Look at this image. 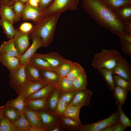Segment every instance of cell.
Masks as SVG:
<instances>
[{"instance_id": "6da1fadb", "label": "cell", "mask_w": 131, "mask_h": 131, "mask_svg": "<svg viewBox=\"0 0 131 131\" xmlns=\"http://www.w3.org/2000/svg\"><path fill=\"white\" fill-rule=\"evenodd\" d=\"M83 7L95 21L113 34L127 33L125 24L101 0H82Z\"/></svg>"}, {"instance_id": "7a4b0ae2", "label": "cell", "mask_w": 131, "mask_h": 131, "mask_svg": "<svg viewBox=\"0 0 131 131\" xmlns=\"http://www.w3.org/2000/svg\"><path fill=\"white\" fill-rule=\"evenodd\" d=\"M61 14H55L42 17L35 23L29 34L30 38L38 36L42 41L43 47H47L54 39L57 22Z\"/></svg>"}, {"instance_id": "3957f363", "label": "cell", "mask_w": 131, "mask_h": 131, "mask_svg": "<svg viewBox=\"0 0 131 131\" xmlns=\"http://www.w3.org/2000/svg\"><path fill=\"white\" fill-rule=\"evenodd\" d=\"M121 55L116 50L103 49L95 54L91 65L94 68L98 70L105 68L111 70Z\"/></svg>"}, {"instance_id": "277c9868", "label": "cell", "mask_w": 131, "mask_h": 131, "mask_svg": "<svg viewBox=\"0 0 131 131\" xmlns=\"http://www.w3.org/2000/svg\"><path fill=\"white\" fill-rule=\"evenodd\" d=\"M80 0H54L52 4L42 14V17L55 14L61 13L67 10H75Z\"/></svg>"}, {"instance_id": "5b68a950", "label": "cell", "mask_w": 131, "mask_h": 131, "mask_svg": "<svg viewBox=\"0 0 131 131\" xmlns=\"http://www.w3.org/2000/svg\"><path fill=\"white\" fill-rule=\"evenodd\" d=\"M25 65H21L15 71L9 72V86L18 95L22 87L27 81L25 71Z\"/></svg>"}, {"instance_id": "8992f818", "label": "cell", "mask_w": 131, "mask_h": 131, "mask_svg": "<svg viewBox=\"0 0 131 131\" xmlns=\"http://www.w3.org/2000/svg\"><path fill=\"white\" fill-rule=\"evenodd\" d=\"M118 111L105 119L85 125H82L79 131H102L118 121Z\"/></svg>"}, {"instance_id": "52a82bcc", "label": "cell", "mask_w": 131, "mask_h": 131, "mask_svg": "<svg viewBox=\"0 0 131 131\" xmlns=\"http://www.w3.org/2000/svg\"><path fill=\"white\" fill-rule=\"evenodd\" d=\"M113 74L117 75L131 82V67L130 63L122 56L119 58L116 65L112 70Z\"/></svg>"}, {"instance_id": "ba28073f", "label": "cell", "mask_w": 131, "mask_h": 131, "mask_svg": "<svg viewBox=\"0 0 131 131\" xmlns=\"http://www.w3.org/2000/svg\"><path fill=\"white\" fill-rule=\"evenodd\" d=\"M41 118V125L46 129L47 131L55 126L59 124L60 117L55 112L47 110L37 111Z\"/></svg>"}, {"instance_id": "9c48e42d", "label": "cell", "mask_w": 131, "mask_h": 131, "mask_svg": "<svg viewBox=\"0 0 131 131\" xmlns=\"http://www.w3.org/2000/svg\"><path fill=\"white\" fill-rule=\"evenodd\" d=\"M14 37L15 47L19 54L21 56L30 46L29 34L23 33L17 30Z\"/></svg>"}, {"instance_id": "30bf717a", "label": "cell", "mask_w": 131, "mask_h": 131, "mask_svg": "<svg viewBox=\"0 0 131 131\" xmlns=\"http://www.w3.org/2000/svg\"><path fill=\"white\" fill-rule=\"evenodd\" d=\"M33 42L32 45L22 55L20 59L21 65L25 64L29 62L31 57L39 48L43 47V42L41 39L38 36H34L31 38Z\"/></svg>"}, {"instance_id": "8fae6325", "label": "cell", "mask_w": 131, "mask_h": 131, "mask_svg": "<svg viewBox=\"0 0 131 131\" xmlns=\"http://www.w3.org/2000/svg\"><path fill=\"white\" fill-rule=\"evenodd\" d=\"M92 95V91L87 89L77 90L73 100L69 105H80L82 106H88Z\"/></svg>"}, {"instance_id": "7c38bea8", "label": "cell", "mask_w": 131, "mask_h": 131, "mask_svg": "<svg viewBox=\"0 0 131 131\" xmlns=\"http://www.w3.org/2000/svg\"><path fill=\"white\" fill-rule=\"evenodd\" d=\"M42 17V13L39 8L31 5L28 2L25 3L22 17L24 20H31L35 23Z\"/></svg>"}, {"instance_id": "4fadbf2b", "label": "cell", "mask_w": 131, "mask_h": 131, "mask_svg": "<svg viewBox=\"0 0 131 131\" xmlns=\"http://www.w3.org/2000/svg\"><path fill=\"white\" fill-rule=\"evenodd\" d=\"M45 86L41 81H27L21 89L18 96H23L26 98Z\"/></svg>"}, {"instance_id": "5bb4252c", "label": "cell", "mask_w": 131, "mask_h": 131, "mask_svg": "<svg viewBox=\"0 0 131 131\" xmlns=\"http://www.w3.org/2000/svg\"><path fill=\"white\" fill-rule=\"evenodd\" d=\"M33 56L44 60L55 68L61 65L66 59L56 52H52L45 54H40L36 52Z\"/></svg>"}, {"instance_id": "9a60e30c", "label": "cell", "mask_w": 131, "mask_h": 131, "mask_svg": "<svg viewBox=\"0 0 131 131\" xmlns=\"http://www.w3.org/2000/svg\"><path fill=\"white\" fill-rule=\"evenodd\" d=\"M0 62L9 72L15 71L21 65L19 59L9 56L2 52H0Z\"/></svg>"}, {"instance_id": "2e32d148", "label": "cell", "mask_w": 131, "mask_h": 131, "mask_svg": "<svg viewBox=\"0 0 131 131\" xmlns=\"http://www.w3.org/2000/svg\"><path fill=\"white\" fill-rule=\"evenodd\" d=\"M41 76V81L45 85H55L59 77L54 71L50 70H40Z\"/></svg>"}, {"instance_id": "e0dca14e", "label": "cell", "mask_w": 131, "mask_h": 131, "mask_svg": "<svg viewBox=\"0 0 131 131\" xmlns=\"http://www.w3.org/2000/svg\"><path fill=\"white\" fill-rule=\"evenodd\" d=\"M25 71L27 81H41L40 70L29 61L25 64Z\"/></svg>"}, {"instance_id": "ac0fdd59", "label": "cell", "mask_w": 131, "mask_h": 131, "mask_svg": "<svg viewBox=\"0 0 131 131\" xmlns=\"http://www.w3.org/2000/svg\"><path fill=\"white\" fill-rule=\"evenodd\" d=\"M15 38L4 41L0 47V52L5 53L8 55L20 59L21 56L18 53L14 45Z\"/></svg>"}, {"instance_id": "d6986e66", "label": "cell", "mask_w": 131, "mask_h": 131, "mask_svg": "<svg viewBox=\"0 0 131 131\" xmlns=\"http://www.w3.org/2000/svg\"><path fill=\"white\" fill-rule=\"evenodd\" d=\"M47 98L30 99L26 98L25 105L31 109L36 111L48 110L47 106Z\"/></svg>"}, {"instance_id": "ffe728a7", "label": "cell", "mask_w": 131, "mask_h": 131, "mask_svg": "<svg viewBox=\"0 0 131 131\" xmlns=\"http://www.w3.org/2000/svg\"><path fill=\"white\" fill-rule=\"evenodd\" d=\"M59 123L64 130L69 131L77 130L79 131L82 125L81 122L63 116L60 117Z\"/></svg>"}, {"instance_id": "44dd1931", "label": "cell", "mask_w": 131, "mask_h": 131, "mask_svg": "<svg viewBox=\"0 0 131 131\" xmlns=\"http://www.w3.org/2000/svg\"><path fill=\"white\" fill-rule=\"evenodd\" d=\"M55 86V88L61 92L75 90L74 88L73 81L66 77H59Z\"/></svg>"}, {"instance_id": "7402d4cb", "label": "cell", "mask_w": 131, "mask_h": 131, "mask_svg": "<svg viewBox=\"0 0 131 131\" xmlns=\"http://www.w3.org/2000/svg\"><path fill=\"white\" fill-rule=\"evenodd\" d=\"M61 92L56 88L49 95L47 100L48 110L55 112L57 106Z\"/></svg>"}, {"instance_id": "603a6c76", "label": "cell", "mask_w": 131, "mask_h": 131, "mask_svg": "<svg viewBox=\"0 0 131 131\" xmlns=\"http://www.w3.org/2000/svg\"><path fill=\"white\" fill-rule=\"evenodd\" d=\"M24 114L32 126H41V118L38 112L32 110L26 106Z\"/></svg>"}, {"instance_id": "cb8c5ba5", "label": "cell", "mask_w": 131, "mask_h": 131, "mask_svg": "<svg viewBox=\"0 0 131 131\" xmlns=\"http://www.w3.org/2000/svg\"><path fill=\"white\" fill-rule=\"evenodd\" d=\"M55 88L54 85L45 86L26 98L30 99L47 98Z\"/></svg>"}, {"instance_id": "d4e9b609", "label": "cell", "mask_w": 131, "mask_h": 131, "mask_svg": "<svg viewBox=\"0 0 131 131\" xmlns=\"http://www.w3.org/2000/svg\"><path fill=\"white\" fill-rule=\"evenodd\" d=\"M0 16L14 24L15 14L12 5H9L0 2Z\"/></svg>"}, {"instance_id": "484cf974", "label": "cell", "mask_w": 131, "mask_h": 131, "mask_svg": "<svg viewBox=\"0 0 131 131\" xmlns=\"http://www.w3.org/2000/svg\"><path fill=\"white\" fill-rule=\"evenodd\" d=\"M76 63L66 59L62 64L55 67L54 71L59 77H66Z\"/></svg>"}, {"instance_id": "4316f807", "label": "cell", "mask_w": 131, "mask_h": 131, "mask_svg": "<svg viewBox=\"0 0 131 131\" xmlns=\"http://www.w3.org/2000/svg\"><path fill=\"white\" fill-rule=\"evenodd\" d=\"M82 107L80 105H68L63 113V116L81 122L79 118V113Z\"/></svg>"}, {"instance_id": "83f0119b", "label": "cell", "mask_w": 131, "mask_h": 131, "mask_svg": "<svg viewBox=\"0 0 131 131\" xmlns=\"http://www.w3.org/2000/svg\"><path fill=\"white\" fill-rule=\"evenodd\" d=\"M3 114L4 116L10 122L14 124L19 117L21 113L15 107L5 105H4Z\"/></svg>"}, {"instance_id": "f1b7e54d", "label": "cell", "mask_w": 131, "mask_h": 131, "mask_svg": "<svg viewBox=\"0 0 131 131\" xmlns=\"http://www.w3.org/2000/svg\"><path fill=\"white\" fill-rule=\"evenodd\" d=\"M26 98L24 96H18L16 98L7 101L5 105L13 107L17 109L21 113L24 114Z\"/></svg>"}, {"instance_id": "f546056e", "label": "cell", "mask_w": 131, "mask_h": 131, "mask_svg": "<svg viewBox=\"0 0 131 131\" xmlns=\"http://www.w3.org/2000/svg\"><path fill=\"white\" fill-rule=\"evenodd\" d=\"M114 12L125 6L131 5V0H101Z\"/></svg>"}, {"instance_id": "4dcf8cb0", "label": "cell", "mask_w": 131, "mask_h": 131, "mask_svg": "<svg viewBox=\"0 0 131 131\" xmlns=\"http://www.w3.org/2000/svg\"><path fill=\"white\" fill-rule=\"evenodd\" d=\"M0 24L8 39H10L15 37L17 30L14 27L13 24L5 19L1 18L0 19Z\"/></svg>"}, {"instance_id": "1f68e13d", "label": "cell", "mask_w": 131, "mask_h": 131, "mask_svg": "<svg viewBox=\"0 0 131 131\" xmlns=\"http://www.w3.org/2000/svg\"><path fill=\"white\" fill-rule=\"evenodd\" d=\"M128 92L121 87L115 86L113 92L118 109L122 107L126 98Z\"/></svg>"}, {"instance_id": "d6a6232c", "label": "cell", "mask_w": 131, "mask_h": 131, "mask_svg": "<svg viewBox=\"0 0 131 131\" xmlns=\"http://www.w3.org/2000/svg\"><path fill=\"white\" fill-rule=\"evenodd\" d=\"M29 61L39 70L48 69L54 70L55 68L47 61L41 58L33 56Z\"/></svg>"}, {"instance_id": "836d02e7", "label": "cell", "mask_w": 131, "mask_h": 131, "mask_svg": "<svg viewBox=\"0 0 131 131\" xmlns=\"http://www.w3.org/2000/svg\"><path fill=\"white\" fill-rule=\"evenodd\" d=\"M98 70L102 76L109 89L113 92L115 86L111 71L105 68L101 69Z\"/></svg>"}, {"instance_id": "e575fe53", "label": "cell", "mask_w": 131, "mask_h": 131, "mask_svg": "<svg viewBox=\"0 0 131 131\" xmlns=\"http://www.w3.org/2000/svg\"><path fill=\"white\" fill-rule=\"evenodd\" d=\"M73 81L74 88L75 90L86 89L87 81L86 73L85 70Z\"/></svg>"}, {"instance_id": "d590c367", "label": "cell", "mask_w": 131, "mask_h": 131, "mask_svg": "<svg viewBox=\"0 0 131 131\" xmlns=\"http://www.w3.org/2000/svg\"><path fill=\"white\" fill-rule=\"evenodd\" d=\"M14 124L17 131H28L32 126L24 114L21 113Z\"/></svg>"}, {"instance_id": "8d00e7d4", "label": "cell", "mask_w": 131, "mask_h": 131, "mask_svg": "<svg viewBox=\"0 0 131 131\" xmlns=\"http://www.w3.org/2000/svg\"><path fill=\"white\" fill-rule=\"evenodd\" d=\"M25 3L16 0L13 4L12 6L15 14L14 23L18 22L22 18Z\"/></svg>"}, {"instance_id": "74e56055", "label": "cell", "mask_w": 131, "mask_h": 131, "mask_svg": "<svg viewBox=\"0 0 131 131\" xmlns=\"http://www.w3.org/2000/svg\"><path fill=\"white\" fill-rule=\"evenodd\" d=\"M114 12L124 22L131 20V5L123 7Z\"/></svg>"}, {"instance_id": "f35d334b", "label": "cell", "mask_w": 131, "mask_h": 131, "mask_svg": "<svg viewBox=\"0 0 131 131\" xmlns=\"http://www.w3.org/2000/svg\"><path fill=\"white\" fill-rule=\"evenodd\" d=\"M113 77L115 86L121 87L128 91H131V82L117 75L114 74Z\"/></svg>"}, {"instance_id": "ab89813d", "label": "cell", "mask_w": 131, "mask_h": 131, "mask_svg": "<svg viewBox=\"0 0 131 131\" xmlns=\"http://www.w3.org/2000/svg\"><path fill=\"white\" fill-rule=\"evenodd\" d=\"M84 70L83 68L79 63H76L66 77L73 81Z\"/></svg>"}, {"instance_id": "60d3db41", "label": "cell", "mask_w": 131, "mask_h": 131, "mask_svg": "<svg viewBox=\"0 0 131 131\" xmlns=\"http://www.w3.org/2000/svg\"><path fill=\"white\" fill-rule=\"evenodd\" d=\"M0 131H17L14 124L10 122L3 115L0 125Z\"/></svg>"}, {"instance_id": "b9f144b4", "label": "cell", "mask_w": 131, "mask_h": 131, "mask_svg": "<svg viewBox=\"0 0 131 131\" xmlns=\"http://www.w3.org/2000/svg\"><path fill=\"white\" fill-rule=\"evenodd\" d=\"M118 121L125 128L131 126V121L127 116L122 109V107L118 109Z\"/></svg>"}, {"instance_id": "7bdbcfd3", "label": "cell", "mask_w": 131, "mask_h": 131, "mask_svg": "<svg viewBox=\"0 0 131 131\" xmlns=\"http://www.w3.org/2000/svg\"><path fill=\"white\" fill-rule=\"evenodd\" d=\"M68 106V105L64 100L59 97L55 113L60 117H63V113Z\"/></svg>"}, {"instance_id": "ee69618b", "label": "cell", "mask_w": 131, "mask_h": 131, "mask_svg": "<svg viewBox=\"0 0 131 131\" xmlns=\"http://www.w3.org/2000/svg\"><path fill=\"white\" fill-rule=\"evenodd\" d=\"M77 91L61 92L59 98L64 100L68 105L73 100Z\"/></svg>"}, {"instance_id": "f6af8a7d", "label": "cell", "mask_w": 131, "mask_h": 131, "mask_svg": "<svg viewBox=\"0 0 131 131\" xmlns=\"http://www.w3.org/2000/svg\"><path fill=\"white\" fill-rule=\"evenodd\" d=\"M125 128L118 121L111 126L104 129L102 131H123Z\"/></svg>"}, {"instance_id": "bcb514c9", "label": "cell", "mask_w": 131, "mask_h": 131, "mask_svg": "<svg viewBox=\"0 0 131 131\" xmlns=\"http://www.w3.org/2000/svg\"><path fill=\"white\" fill-rule=\"evenodd\" d=\"M33 27L32 24L26 22L21 24L18 30L23 33L29 34L32 30Z\"/></svg>"}, {"instance_id": "7dc6e473", "label": "cell", "mask_w": 131, "mask_h": 131, "mask_svg": "<svg viewBox=\"0 0 131 131\" xmlns=\"http://www.w3.org/2000/svg\"><path fill=\"white\" fill-rule=\"evenodd\" d=\"M122 50L128 56L131 57V43L121 40Z\"/></svg>"}, {"instance_id": "c3c4849f", "label": "cell", "mask_w": 131, "mask_h": 131, "mask_svg": "<svg viewBox=\"0 0 131 131\" xmlns=\"http://www.w3.org/2000/svg\"><path fill=\"white\" fill-rule=\"evenodd\" d=\"M54 0H40L39 3V9L42 13L49 7L53 3Z\"/></svg>"}, {"instance_id": "681fc988", "label": "cell", "mask_w": 131, "mask_h": 131, "mask_svg": "<svg viewBox=\"0 0 131 131\" xmlns=\"http://www.w3.org/2000/svg\"><path fill=\"white\" fill-rule=\"evenodd\" d=\"M117 35L121 40L131 43V34L120 32L118 33Z\"/></svg>"}, {"instance_id": "f907efd6", "label": "cell", "mask_w": 131, "mask_h": 131, "mask_svg": "<svg viewBox=\"0 0 131 131\" xmlns=\"http://www.w3.org/2000/svg\"><path fill=\"white\" fill-rule=\"evenodd\" d=\"M28 131H47V130L41 126H32Z\"/></svg>"}, {"instance_id": "816d5d0a", "label": "cell", "mask_w": 131, "mask_h": 131, "mask_svg": "<svg viewBox=\"0 0 131 131\" xmlns=\"http://www.w3.org/2000/svg\"><path fill=\"white\" fill-rule=\"evenodd\" d=\"M127 33L131 34V20L124 22Z\"/></svg>"}, {"instance_id": "f5cc1de1", "label": "cell", "mask_w": 131, "mask_h": 131, "mask_svg": "<svg viewBox=\"0 0 131 131\" xmlns=\"http://www.w3.org/2000/svg\"><path fill=\"white\" fill-rule=\"evenodd\" d=\"M16 0H0V2L9 5H13Z\"/></svg>"}, {"instance_id": "db71d44e", "label": "cell", "mask_w": 131, "mask_h": 131, "mask_svg": "<svg viewBox=\"0 0 131 131\" xmlns=\"http://www.w3.org/2000/svg\"><path fill=\"white\" fill-rule=\"evenodd\" d=\"M64 130L61 126L60 124L57 125L51 128L49 131H63Z\"/></svg>"}, {"instance_id": "11a10c76", "label": "cell", "mask_w": 131, "mask_h": 131, "mask_svg": "<svg viewBox=\"0 0 131 131\" xmlns=\"http://www.w3.org/2000/svg\"><path fill=\"white\" fill-rule=\"evenodd\" d=\"M28 2L33 7L39 8V3L35 0H29Z\"/></svg>"}, {"instance_id": "9f6ffc18", "label": "cell", "mask_w": 131, "mask_h": 131, "mask_svg": "<svg viewBox=\"0 0 131 131\" xmlns=\"http://www.w3.org/2000/svg\"><path fill=\"white\" fill-rule=\"evenodd\" d=\"M4 105L0 106V125L1 124V119L3 115V110Z\"/></svg>"}, {"instance_id": "6f0895ef", "label": "cell", "mask_w": 131, "mask_h": 131, "mask_svg": "<svg viewBox=\"0 0 131 131\" xmlns=\"http://www.w3.org/2000/svg\"><path fill=\"white\" fill-rule=\"evenodd\" d=\"M17 0L21 1L25 3H26V2H28L29 0Z\"/></svg>"}, {"instance_id": "680465c9", "label": "cell", "mask_w": 131, "mask_h": 131, "mask_svg": "<svg viewBox=\"0 0 131 131\" xmlns=\"http://www.w3.org/2000/svg\"><path fill=\"white\" fill-rule=\"evenodd\" d=\"M36 0L39 3L40 2V0Z\"/></svg>"}]
</instances>
